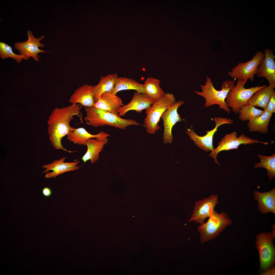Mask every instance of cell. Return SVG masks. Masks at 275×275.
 <instances>
[{
    "label": "cell",
    "instance_id": "7",
    "mask_svg": "<svg viewBox=\"0 0 275 275\" xmlns=\"http://www.w3.org/2000/svg\"><path fill=\"white\" fill-rule=\"evenodd\" d=\"M256 245L259 254L260 267L265 271L273 267L274 264L275 249L273 240L274 234L261 233L256 236Z\"/></svg>",
    "mask_w": 275,
    "mask_h": 275
},
{
    "label": "cell",
    "instance_id": "21",
    "mask_svg": "<svg viewBox=\"0 0 275 275\" xmlns=\"http://www.w3.org/2000/svg\"><path fill=\"white\" fill-rule=\"evenodd\" d=\"M107 138L99 141L95 138H91L88 140L86 144L87 147V151L81 159L84 163L88 160L91 164L98 160L100 153L101 152L104 146L108 142Z\"/></svg>",
    "mask_w": 275,
    "mask_h": 275
},
{
    "label": "cell",
    "instance_id": "1",
    "mask_svg": "<svg viewBox=\"0 0 275 275\" xmlns=\"http://www.w3.org/2000/svg\"><path fill=\"white\" fill-rule=\"evenodd\" d=\"M82 107L79 104L72 103L65 107H57L52 112L47 122L48 132L51 144L56 149H61L70 153L75 152L64 148L61 140L74 129L70 123L74 116L78 117L81 122H83L81 112Z\"/></svg>",
    "mask_w": 275,
    "mask_h": 275
},
{
    "label": "cell",
    "instance_id": "5",
    "mask_svg": "<svg viewBox=\"0 0 275 275\" xmlns=\"http://www.w3.org/2000/svg\"><path fill=\"white\" fill-rule=\"evenodd\" d=\"M176 102L173 94L165 93L162 98L154 102L149 109L145 111L146 116L144 124L147 133L154 134L160 129L158 123L162 114Z\"/></svg>",
    "mask_w": 275,
    "mask_h": 275
},
{
    "label": "cell",
    "instance_id": "16",
    "mask_svg": "<svg viewBox=\"0 0 275 275\" xmlns=\"http://www.w3.org/2000/svg\"><path fill=\"white\" fill-rule=\"evenodd\" d=\"M66 157H64L58 160H54L52 163L44 164L42 166L43 168L46 169L42 173H45L50 170L52 171L46 173L45 177L47 178H54L64 173L78 169L80 167L77 166L79 161L72 162H64Z\"/></svg>",
    "mask_w": 275,
    "mask_h": 275
},
{
    "label": "cell",
    "instance_id": "14",
    "mask_svg": "<svg viewBox=\"0 0 275 275\" xmlns=\"http://www.w3.org/2000/svg\"><path fill=\"white\" fill-rule=\"evenodd\" d=\"M264 51V57L259 64L256 74L259 78L265 77L269 85L275 87V56L271 50L266 49Z\"/></svg>",
    "mask_w": 275,
    "mask_h": 275
},
{
    "label": "cell",
    "instance_id": "11",
    "mask_svg": "<svg viewBox=\"0 0 275 275\" xmlns=\"http://www.w3.org/2000/svg\"><path fill=\"white\" fill-rule=\"evenodd\" d=\"M218 196L213 194L208 198H204L195 202L193 213L188 222L195 221L196 223L202 224L205 219L209 217L219 202Z\"/></svg>",
    "mask_w": 275,
    "mask_h": 275
},
{
    "label": "cell",
    "instance_id": "15",
    "mask_svg": "<svg viewBox=\"0 0 275 275\" xmlns=\"http://www.w3.org/2000/svg\"><path fill=\"white\" fill-rule=\"evenodd\" d=\"M154 103L153 101L146 94L135 92L130 102L120 108L118 115L123 116L131 110H135L138 113H141L144 109L147 111Z\"/></svg>",
    "mask_w": 275,
    "mask_h": 275
},
{
    "label": "cell",
    "instance_id": "28",
    "mask_svg": "<svg viewBox=\"0 0 275 275\" xmlns=\"http://www.w3.org/2000/svg\"><path fill=\"white\" fill-rule=\"evenodd\" d=\"M263 112L248 104L241 107L238 113V118L242 121L249 120L260 115Z\"/></svg>",
    "mask_w": 275,
    "mask_h": 275
},
{
    "label": "cell",
    "instance_id": "18",
    "mask_svg": "<svg viewBox=\"0 0 275 275\" xmlns=\"http://www.w3.org/2000/svg\"><path fill=\"white\" fill-rule=\"evenodd\" d=\"M254 198L257 201L259 212L266 214L270 212L275 214V188L268 192H253Z\"/></svg>",
    "mask_w": 275,
    "mask_h": 275
},
{
    "label": "cell",
    "instance_id": "6",
    "mask_svg": "<svg viewBox=\"0 0 275 275\" xmlns=\"http://www.w3.org/2000/svg\"><path fill=\"white\" fill-rule=\"evenodd\" d=\"M247 81L246 80H238L236 85L229 92L226 99L227 105L236 114H238L241 106L248 104L249 100L255 92L266 86L245 88L244 86Z\"/></svg>",
    "mask_w": 275,
    "mask_h": 275
},
{
    "label": "cell",
    "instance_id": "17",
    "mask_svg": "<svg viewBox=\"0 0 275 275\" xmlns=\"http://www.w3.org/2000/svg\"><path fill=\"white\" fill-rule=\"evenodd\" d=\"M123 105L121 99L112 93H103L93 107L118 115L120 108Z\"/></svg>",
    "mask_w": 275,
    "mask_h": 275
},
{
    "label": "cell",
    "instance_id": "13",
    "mask_svg": "<svg viewBox=\"0 0 275 275\" xmlns=\"http://www.w3.org/2000/svg\"><path fill=\"white\" fill-rule=\"evenodd\" d=\"M27 33L28 37L27 40L15 43V48L19 51L21 54L25 55L29 58L31 57L35 61H38L40 57L38 54L46 51L39 48V47H44V44L40 43V41L44 38L45 36L42 35L39 38H36L34 36L32 31L30 30L28 31Z\"/></svg>",
    "mask_w": 275,
    "mask_h": 275
},
{
    "label": "cell",
    "instance_id": "26",
    "mask_svg": "<svg viewBox=\"0 0 275 275\" xmlns=\"http://www.w3.org/2000/svg\"><path fill=\"white\" fill-rule=\"evenodd\" d=\"M158 79L148 77L144 84L145 94L154 102L162 98L164 93L160 86Z\"/></svg>",
    "mask_w": 275,
    "mask_h": 275
},
{
    "label": "cell",
    "instance_id": "3",
    "mask_svg": "<svg viewBox=\"0 0 275 275\" xmlns=\"http://www.w3.org/2000/svg\"><path fill=\"white\" fill-rule=\"evenodd\" d=\"M234 82V80H226L222 83L221 90H218L214 88L211 79L207 76L205 84H200L202 91H195L194 92L204 98L205 102L204 107L207 108L217 105L220 108L228 114L230 109L227 105L225 100L229 92L235 86Z\"/></svg>",
    "mask_w": 275,
    "mask_h": 275
},
{
    "label": "cell",
    "instance_id": "32",
    "mask_svg": "<svg viewBox=\"0 0 275 275\" xmlns=\"http://www.w3.org/2000/svg\"><path fill=\"white\" fill-rule=\"evenodd\" d=\"M262 275H275V268L273 267L270 269L267 270L266 271L261 274Z\"/></svg>",
    "mask_w": 275,
    "mask_h": 275
},
{
    "label": "cell",
    "instance_id": "20",
    "mask_svg": "<svg viewBox=\"0 0 275 275\" xmlns=\"http://www.w3.org/2000/svg\"><path fill=\"white\" fill-rule=\"evenodd\" d=\"M67 136V139L70 142L74 144L85 145L90 139L95 138L98 140L102 141L107 138L110 135L102 131L96 134H92L89 133L84 128L80 127L74 128Z\"/></svg>",
    "mask_w": 275,
    "mask_h": 275
},
{
    "label": "cell",
    "instance_id": "29",
    "mask_svg": "<svg viewBox=\"0 0 275 275\" xmlns=\"http://www.w3.org/2000/svg\"><path fill=\"white\" fill-rule=\"evenodd\" d=\"M0 56L4 59L10 58L15 60L18 63H20L23 59L28 60L29 58L22 54H17L12 51V48L6 43L0 42Z\"/></svg>",
    "mask_w": 275,
    "mask_h": 275
},
{
    "label": "cell",
    "instance_id": "24",
    "mask_svg": "<svg viewBox=\"0 0 275 275\" xmlns=\"http://www.w3.org/2000/svg\"><path fill=\"white\" fill-rule=\"evenodd\" d=\"M272 114L265 109L261 115L249 120L247 124L249 131H258L262 134L267 133L268 126Z\"/></svg>",
    "mask_w": 275,
    "mask_h": 275
},
{
    "label": "cell",
    "instance_id": "9",
    "mask_svg": "<svg viewBox=\"0 0 275 275\" xmlns=\"http://www.w3.org/2000/svg\"><path fill=\"white\" fill-rule=\"evenodd\" d=\"M213 120L215 123V127L211 130L206 131L207 133L204 136H201L197 135L193 131L192 127L191 129L187 128L186 131L190 139L193 141L197 146L206 152L210 150L212 151L213 149V136L218 130V128L224 124L232 125L233 122L230 119L226 118L214 117Z\"/></svg>",
    "mask_w": 275,
    "mask_h": 275
},
{
    "label": "cell",
    "instance_id": "8",
    "mask_svg": "<svg viewBox=\"0 0 275 275\" xmlns=\"http://www.w3.org/2000/svg\"><path fill=\"white\" fill-rule=\"evenodd\" d=\"M237 135V133L236 131L226 134L218 143L217 148L213 149L212 151L209 156L214 159L215 163L220 165L217 161L216 157L218 153L222 151L238 149L239 146L241 144L252 145L255 143H261L267 145L272 142L259 141L251 138L244 134H241L238 138Z\"/></svg>",
    "mask_w": 275,
    "mask_h": 275
},
{
    "label": "cell",
    "instance_id": "22",
    "mask_svg": "<svg viewBox=\"0 0 275 275\" xmlns=\"http://www.w3.org/2000/svg\"><path fill=\"white\" fill-rule=\"evenodd\" d=\"M275 87L272 86L266 85L252 95L248 101V104L266 109L270 100L275 92Z\"/></svg>",
    "mask_w": 275,
    "mask_h": 275
},
{
    "label": "cell",
    "instance_id": "12",
    "mask_svg": "<svg viewBox=\"0 0 275 275\" xmlns=\"http://www.w3.org/2000/svg\"><path fill=\"white\" fill-rule=\"evenodd\" d=\"M185 102L181 100L176 102L168 109L165 111L161 116L163 121L164 133L163 141L165 144L171 143L173 140L172 131L173 126L177 122H181L184 120L181 118L177 112L178 107Z\"/></svg>",
    "mask_w": 275,
    "mask_h": 275
},
{
    "label": "cell",
    "instance_id": "31",
    "mask_svg": "<svg viewBox=\"0 0 275 275\" xmlns=\"http://www.w3.org/2000/svg\"><path fill=\"white\" fill-rule=\"evenodd\" d=\"M42 193L44 196L46 197H48L51 195L52 194V191L50 188L47 187H46L44 188L43 189Z\"/></svg>",
    "mask_w": 275,
    "mask_h": 275
},
{
    "label": "cell",
    "instance_id": "19",
    "mask_svg": "<svg viewBox=\"0 0 275 275\" xmlns=\"http://www.w3.org/2000/svg\"><path fill=\"white\" fill-rule=\"evenodd\" d=\"M93 86L85 84L79 88L71 97L70 103L79 104L85 107H92L95 102Z\"/></svg>",
    "mask_w": 275,
    "mask_h": 275
},
{
    "label": "cell",
    "instance_id": "30",
    "mask_svg": "<svg viewBox=\"0 0 275 275\" xmlns=\"http://www.w3.org/2000/svg\"><path fill=\"white\" fill-rule=\"evenodd\" d=\"M266 109L272 114L275 113V92L270 100Z\"/></svg>",
    "mask_w": 275,
    "mask_h": 275
},
{
    "label": "cell",
    "instance_id": "10",
    "mask_svg": "<svg viewBox=\"0 0 275 275\" xmlns=\"http://www.w3.org/2000/svg\"><path fill=\"white\" fill-rule=\"evenodd\" d=\"M264 57L262 52L257 51L251 60L245 62L238 63L228 72V74L232 78L238 80L249 79L253 81L254 75L257 73L259 64Z\"/></svg>",
    "mask_w": 275,
    "mask_h": 275
},
{
    "label": "cell",
    "instance_id": "27",
    "mask_svg": "<svg viewBox=\"0 0 275 275\" xmlns=\"http://www.w3.org/2000/svg\"><path fill=\"white\" fill-rule=\"evenodd\" d=\"M258 156L261 160V162L255 164L254 167L256 168L263 167L267 171V175L269 181L272 180L275 177V154L270 156H264L260 154Z\"/></svg>",
    "mask_w": 275,
    "mask_h": 275
},
{
    "label": "cell",
    "instance_id": "23",
    "mask_svg": "<svg viewBox=\"0 0 275 275\" xmlns=\"http://www.w3.org/2000/svg\"><path fill=\"white\" fill-rule=\"evenodd\" d=\"M118 77L116 73L101 76L99 83L93 86L94 100L96 102L103 93H112Z\"/></svg>",
    "mask_w": 275,
    "mask_h": 275
},
{
    "label": "cell",
    "instance_id": "4",
    "mask_svg": "<svg viewBox=\"0 0 275 275\" xmlns=\"http://www.w3.org/2000/svg\"><path fill=\"white\" fill-rule=\"evenodd\" d=\"M208 221L198 227L200 243L203 244L217 237L227 227L232 223L228 215L224 212H212Z\"/></svg>",
    "mask_w": 275,
    "mask_h": 275
},
{
    "label": "cell",
    "instance_id": "25",
    "mask_svg": "<svg viewBox=\"0 0 275 275\" xmlns=\"http://www.w3.org/2000/svg\"><path fill=\"white\" fill-rule=\"evenodd\" d=\"M129 90H135L138 92L145 94L144 84L132 79L123 77H118L112 93L116 95L120 91Z\"/></svg>",
    "mask_w": 275,
    "mask_h": 275
},
{
    "label": "cell",
    "instance_id": "2",
    "mask_svg": "<svg viewBox=\"0 0 275 275\" xmlns=\"http://www.w3.org/2000/svg\"><path fill=\"white\" fill-rule=\"evenodd\" d=\"M86 115L84 118L88 125L95 127L109 126L125 129L132 125H140L135 120L121 118L109 112L92 107H85Z\"/></svg>",
    "mask_w": 275,
    "mask_h": 275
}]
</instances>
